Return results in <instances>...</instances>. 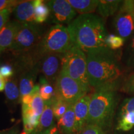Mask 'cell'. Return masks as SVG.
Returning <instances> with one entry per match:
<instances>
[{"mask_svg":"<svg viewBox=\"0 0 134 134\" xmlns=\"http://www.w3.org/2000/svg\"><path fill=\"white\" fill-rule=\"evenodd\" d=\"M80 134H106L99 127L94 125H87Z\"/></svg>","mask_w":134,"mask_h":134,"instance_id":"28","label":"cell"},{"mask_svg":"<svg viewBox=\"0 0 134 134\" xmlns=\"http://www.w3.org/2000/svg\"><path fill=\"white\" fill-rule=\"evenodd\" d=\"M122 1L120 0H100L98 6V11L103 18H108L117 13Z\"/></svg>","mask_w":134,"mask_h":134,"instance_id":"19","label":"cell"},{"mask_svg":"<svg viewBox=\"0 0 134 134\" xmlns=\"http://www.w3.org/2000/svg\"><path fill=\"white\" fill-rule=\"evenodd\" d=\"M23 57L18 67L20 72L19 86L21 99L32 91L38 72L41 71L39 60L25 56Z\"/></svg>","mask_w":134,"mask_h":134,"instance_id":"8","label":"cell"},{"mask_svg":"<svg viewBox=\"0 0 134 134\" xmlns=\"http://www.w3.org/2000/svg\"><path fill=\"white\" fill-rule=\"evenodd\" d=\"M62 57L63 54H48L39 59L41 71L53 86L62 70Z\"/></svg>","mask_w":134,"mask_h":134,"instance_id":"11","label":"cell"},{"mask_svg":"<svg viewBox=\"0 0 134 134\" xmlns=\"http://www.w3.org/2000/svg\"><path fill=\"white\" fill-rule=\"evenodd\" d=\"M28 105L34 114L37 117H41L44 110L45 101L42 99L39 95V93H37L34 96L31 103Z\"/></svg>","mask_w":134,"mask_h":134,"instance_id":"23","label":"cell"},{"mask_svg":"<svg viewBox=\"0 0 134 134\" xmlns=\"http://www.w3.org/2000/svg\"><path fill=\"white\" fill-rule=\"evenodd\" d=\"M35 21L36 24H41L47 19L50 15V9L46 3L42 0L34 1Z\"/></svg>","mask_w":134,"mask_h":134,"instance_id":"21","label":"cell"},{"mask_svg":"<svg viewBox=\"0 0 134 134\" xmlns=\"http://www.w3.org/2000/svg\"><path fill=\"white\" fill-rule=\"evenodd\" d=\"M54 98L73 105L88 92L62 70L54 86Z\"/></svg>","mask_w":134,"mask_h":134,"instance_id":"7","label":"cell"},{"mask_svg":"<svg viewBox=\"0 0 134 134\" xmlns=\"http://www.w3.org/2000/svg\"><path fill=\"white\" fill-rule=\"evenodd\" d=\"M72 42L86 53L94 48L107 47L108 34L103 19L94 14L79 15L68 26Z\"/></svg>","mask_w":134,"mask_h":134,"instance_id":"2","label":"cell"},{"mask_svg":"<svg viewBox=\"0 0 134 134\" xmlns=\"http://www.w3.org/2000/svg\"><path fill=\"white\" fill-rule=\"evenodd\" d=\"M0 75L6 80V81L11 79L14 75V68L9 64L1 65H0Z\"/></svg>","mask_w":134,"mask_h":134,"instance_id":"27","label":"cell"},{"mask_svg":"<svg viewBox=\"0 0 134 134\" xmlns=\"http://www.w3.org/2000/svg\"><path fill=\"white\" fill-rule=\"evenodd\" d=\"M14 11V9H6L0 11V31L4 27V26L7 24L8 19L11 13Z\"/></svg>","mask_w":134,"mask_h":134,"instance_id":"29","label":"cell"},{"mask_svg":"<svg viewBox=\"0 0 134 134\" xmlns=\"http://www.w3.org/2000/svg\"><path fill=\"white\" fill-rule=\"evenodd\" d=\"M13 11L17 21L21 23L36 24L34 1H20Z\"/></svg>","mask_w":134,"mask_h":134,"instance_id":"14","label":"cell"},{"mask_svg":"<svg viewBox=\"0 0 134 134\" xmlns=\"http://www.w3.org/2000/svg\"><path fill=\"white\" fill-rule=\"evenodd\" d=\"M46 2L53 23L56 24L69 25L76 16V11L68 0H50Z\"/></svg>","mask_w":134,"mask_h":134,"instance_id":"10","label":"cell"},{"mask_svg":"<svg viewBox=\"0 0 134 134\" xmlns=\"http://www.w3.org/2000/svg\"><path fill=\"white\" fill-rule=\"evenodd\" d=\"M41 28L37 24L21 23V26L9 50L16 55H24L37 48L42 38Z\"/></svg>","mask_w":134,"mask_h":134,"instance_id":"6","label":"cell"},{"mask_svg":"<svg viewBox=\"0 0 134 134\" xmlns=\"http://www.w3.org/2000/svg\"><path fill=\"white\" fill-rule=\"evenodd\" d=\"M74 105H71L65 114L58 120V129L62 134H75Z\"/></svg>","mask_w":134,"mask_h":134,"instance_id":"16","label":"cell"},{"mask_svg":"<svg viewBox=\"0 0 134 134\" xmlns=\"http://www.w3.org/2000/svg\"><path fill=\"white\" fill-rule=\"evenodd\" d=\"M86 53L89 83L94 89L117 85L122 75L119 58L108 47L94 48Z\"/></svg>","mask_w":134,"mask_h":134,"instance_id":"1","label":"cell"},{"mask_svg":"<svg viewBox=\"0 0 134 134\" xmlns=\"http://www.w3.org/2000/svg\"><path fill=\"white\" fill-rule=\"evenodd\" d=\"M91 98V94H86L75 104V134H80L87 125Z\"/></svg>","mask_w":134,"mask_h":134,"instance_id":"12","label":"cell"},{"mask_svg":"<svg viewBox=\"0 0 134 134\" xmlns=\"http://www.w3.org/2000/svg\"><path fill=\"white\" fill-rule=\"evenodd\" d=\"M52 105L53 99L45 102L44 110L40 117L38 124L31 134H42L55 125Z\"/></svg>","mask_w":134,"mask_h":134,"instance_id":"15","label":"cell"},{"mask_svg":"<svg viewBox=\"0 0 134 134\" xmlns=\"http://www.w3.org/2000/svg\"><path fill=\"white\" fill-rule=\"evenodd\" d=\"M70 105H71L68 104L65 102L57 100L53 98L52 108L55 118L57 120H59L65 114V113H66Z\"/></svg>","mask_w":134,"mask_h":134,"instance_id":"24","label":"cell"},{"mask_svg":"<svg viewBox=\"0 0 134 134\" xmlns=\"http://www.w3.org/2000/svg\"><path fill=\"white\" fill-rule=\"evenodd\" d=\"M62 70L87 91H90L91 86L89 83L86 55L75 43H73L69 49L63 54Z\"/></svg>","mask_w":134,"mask_h":134,"instance_id":"4","label":"cell"},{"mask_svg":"<svg viewBox=\"0 0 134 134\" xmlns=\"http://www.w3.org/2000/svg\"><path fill=\"white\" fill-rule=\"evenodd\" d=\"M124 61L128 68L134 69V34L127 47L124 54Z\"/></svg>","mask_w":134,"mask_h":134,"instance_id":"26","label":"cell"},{"mask_svg":"<svg viewBox=\"0 0 134 134\" xmlns=\"http://www.w3.org/2000/svg\"><path fill=\"white\" fill-rule=\"evenodd\" d=\"M99 0H68V2L80 15L93 14L99 4Z\"/></svg>","mask_w":134,"mask_h":134,"instance_id":"17","label":"cell"},{"mask_svg":"<svg viewBox=\"0 0 134 134\" xmlns=\"http://www.w3.org/2000/svg\"><path fill=\"white\" fill-rule=\"evenodd\" d=\"M39 95L45 102L50 100L54 98V86L51 85L47 81L44 76L40 78Z\"/></svg>","mask_w":134,"mask_h":134,"instance_id":"22","label":"cell"},{"mask_svg":"<svg viewBox=\"0 0 134 134\" xmlns=\"http://www.w3.org/2000/svg\"><path fill=\"white\" fill-rule=\"evenodd\" d=\"M1 134H19V129L18 127H14L11 128V129L8 130L7 131L0 132Z\"/></svg>","mask_w":134,"mask_h":134,"instance_id":"31","label":"cell"},{"mask_svg":"<svg viewBox=\"0 0 134 134\" xmlns=\"http://www.w3.org/2000/svg\"><path fill=\"white\" fill-rule=\"evenodd\" d=\"M128 88H129L131 91H134V74L130 77L128 81Z\"/></svg>","mask_w":134,"mask_h":134,"instance_id":"33","label":"cell"},{"mask_svg":"<svg viewBox=\"0 0 134 134\" xmlns=\"http://www.w3.org/2000/svg\"><path fill=\"white\" fill-rule=\"evenodd\" d=\"M42 134H60V133L59 131H58V127L55 125H54L52 128H50V129L47 130L46 132H44Z\"/></svg>","mask_w":134,"mask_h":134,"instance_id":"32","label":"cell"},{"mask_svg":"<svg viewBox=\"0 0 134 134\" xmlns=\"http://www.w3.org/2000/svg\"><path fill=\"white\" fill-rule=\"evenodd\" d=\"M125 41L124 38L117 35L109 34L105 39V44L110 50H115L124 46Z\"/></svg>","mask_w":134,"mask_h":134,"instance_id":"25","label":"cell"},{"mask_svg":"<svg viewBox=\"0 0 134 134\" xmlns=\"http://www.w3.org/2000/svg\"><path fill=\"white\" fill-rule=\"evenodd\" d=\"M114 25L117 36L127 39L134 34V1H122L115 16Z\"/></svg>","mask_w":134,"mask_h":134,"instance_id":"9","label":"cell"},{"mask_svg":"<svg viewBox=\"0 0 134 134\" xmlns=\"http://www.w3.org/2000/svg\"><path fill=\"white\" fill-rule=\"evenodd\" d=\"M4 91L6 99L9 103L14 104L21 102L19 82L16 78H12L6 80Z\"/></svg>","mask_w":134,"mask_h":134,"instance_id":"18","label":"cell"},{"mask_svg":"<svg viewBox=\"0 0 134 134\" xmlns=\"http://www.w3.org/2000/svg\"><path fill=\"white\" fill-rule=\"evenodd\" d=\"M134 127V112L120 110L116 129L128 132Z\"/></svg>","mask_w":134,"mask_h":134,"instance_id":"20","label":"cell"},{"mask_svg":"<svg viewBox=\"0 0 134 134\" xmlns=\"http://www.w3.org/2000/svg\"><path fill=\"white\" fill-rule=\"evenodd\" d=\"M0 134H1V133H0Z\"/></svg>","mask_w":134,"mask_h":134,"instance_id":"35","label":"cell"},{"mask_svg":"<svg viewBox=\"0 0 134 134\" xmlns=\"http://www.w3.org/2000/svg\"><path fill=\"white\" fill-rule=\"evenodd\" d=\"M73 44L68 28L55 24L52 26L37 48V58L48 54H64Z\"/></svg>","mask_w":134,"mask_h":134,"instance_id":"5","label":"cell"},{"mask_svg":"<svg viewBox=\"0 0 134 134\" xmlns=\"http://www.w3.org/2000/svg\"><path fill=\"white\" fill-rule=\"evenodd\" d=\"M19 2L15 0H0V11L6 9H14Z\"/></svg>","mask_w":134,"mask_h":134,"instance_id":"30","label":"cell"},{"mask_svg":"<svg viewBox=\"0 0 134 134\" xmlns=\"http://www.w3.org/2000/svg\"><path fill=\"white\" fill-rule=\"evenodd\" d=\"M5 85H6V80L0 75V92L4 90Z\"/></svg>","mask_w":134,"mask_h":134,"instance_id":"34","label":"cell"},{"mask_svg":"<svg viewBox=\"0 0 134 134\" xmlns=\"http://www.w3.org/2000/svg\"><path fill=\"white\" fill-rule=\"evenodd\" d=\"M116 87L117 85H109L95 89L91 94L87 125H97L104 132L110 128L117 103Z\"/></svg>","mask_w":134,"mask_h":134,"instance_id":"3","label":"cell"},{"mask_svg":"<svg viewBox=\"0 0 134 134\" xmlns=\"http://www.w3.org/2000/svg\"><path fill=\"white\" fill-rule=\"evenodd\" d=\"M20 26L21 23L17 21H8L0 31V55L11 48Z\"/></svg>","mask_w":134,"mask_h":134,"instance_id":"13","label":"cell"}]
</instances>
